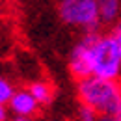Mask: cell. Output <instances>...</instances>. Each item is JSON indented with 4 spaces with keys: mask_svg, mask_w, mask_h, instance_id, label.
Segmentation results:
<instances>
[{
    "mask_svg": "<svg viewBox=\"0 0 121 121\" xmlns=\"http://www.w3.org/2000/svg\"><path fill=\"white\" fill-rule=\"evenodd\" d=\"M97 117H99V114H97L90 104L82 103V104L78 106V119H82V121H95Z\"/></svg>",
    "mask_w": 121,
    "mask_h": 121,
    "instance_id": "obj_8",
    "label": "cell"
},
{
    "mask_svg": "<svg viewBox=\"0 0 121 121\" xmlns=\"http://www.w3.org/2000/svg\"><path fill=\"white\" fill-rule=\"evenodd\" d=\"M117 48H119V56H121V39H117Z\"/></svg>",
    "mask_w": 121,
    "mask_h": 121,
    "instance_id": "obj_11",
    "label": "cell"
},
{
    "mask_svg": "<svg viewBox=\"0 0 121 121\" xmlns=\"http://www.w3.org/2000/svg\"><path fill=\"white\" fill-rule=\"evenodd\" d=\"M9 106V110L15 114L17 117L15 119L19 121H26L30 119L32 116H35L37 114V110H39V103L35 101V97L30 93V90H21V91H15V95L11 97V101L8 103Z\"/></svg>",
    "mask_w": 121,
    "mask_h": 121,
    "instance_id": "obj_4",
    "label": "cell"
},
{
    "mask_svg": "<svg viewBox=\"0 0 121 121\" xmlns=\"http://www.w3.org/2000/svg\"><path fill=\"white\" fill-rule=\"evenodd\" d=\"M78 99L80 103L90 104L99 117L121 119V84L117 78L86 76L78 80Z\"/></svg>",
    "mask_w": 121,
    "mask_h": 121,
    "instance_id": "obj_2",
    "label": "cell"
},
{
    "mask_svg": "<svg viewBox=\"0 0 121 121\" xmlns=\"http://www.w3.org/2000/svg\"><path fill=\"white\" fill-rule=\"evenodd\" d=\"M15 95V88L11 82H8L6 78H0V103L8 104L11 101V97Z\"/></svg>",
    "mask_w": 121,
    "mask_h": 121,
    "instance_id": "obj_7",
    "label": "cell"
},
{
    "mask_svg": "<svg viewBox=\"0 0 121 121\" xmlns=\"http://www.w3.org/2000/svg\"><path fill=\"white\" fill-rule=\"evenodd\" d=\"M8 119V110H6V104L4 103H0V121Z\"/></svg>",
    "mask_w": 121,
    "mask_h": 121,
    "instance_id": "obj_9",
    "label": "cell"
},
{
    "mask_svg": "<svg viewBox=\"0 0 121 121\" xmlns=\"http://www.w3.org/2000/svg\"><path fill=\"white\" fill-rule=\"evenodd\" d=\"M69 71L78 80L91 75L117 78L121 75V56L114 34L86 32L69 54Z\"/></svg>",
    "mask_w": 121,
    "mask_h": 121,
    "instance_id": "obj_1",
    "label": "cell"
},
{
    "mask_svg": "<svg viewBox=\"0 0 121 121\" xmlns=\"http://www.w3.org/2000/svg\"><path fill=\"white\" fill-rule=\"evenodd\" d=\"M58 15L67 26L95 32L101 26V15L97 0H61L58 4Z\"/></svg>",
    "mask_w": 121,
    "mask_h": 121,
    "instance_id": "obj_3",
    "label": "cell"
},
{
    "mask_svg": "<svg viewBox=\"0 0 121 121\" xmlns=\"http://www.w3.org/2000/svg\"><path fill=\"white\" fill-rule=\"evenodd\" d=\"M99 6V15L103 22H114L121 11V0H97Z\"/></svg>",
    "mask_w": 121,
    "mask_h": 121,
    "instance_id": "obj_5",
    "label": "cell"
},
{
    "mask_svg": "<svg viewBox=\"0 0 121 121\" xmlns=\"http://www.w3.org/2000/svg\"><path fill=\"white\" fill-rule=\"evenodd\" d=\"M30 93L35 97V101L41 106H47L52 103V88L47 82H32L30 84Z\"/></svg>",
    "mask_w": 121,
    "mask_h": 121,
    "instance_id": "obj_6",
    "label": "cell"
},
{
    "mask_svg": "<svg viewBox=\"0 0 121 121\" xmlns=\"http://www.w3.org/2000/svg\"><path fill=\"white\" fill-rule=\"evenodd\" d=\"M112 34H114V37H116V39H121V22L116 26V28H114V32H112Z\"/></svg>",
    "mask_w": 121,
    "mask_h": 121,
    "instance_id": "obj_10",
    "label": "cell"
}]
</instances>
